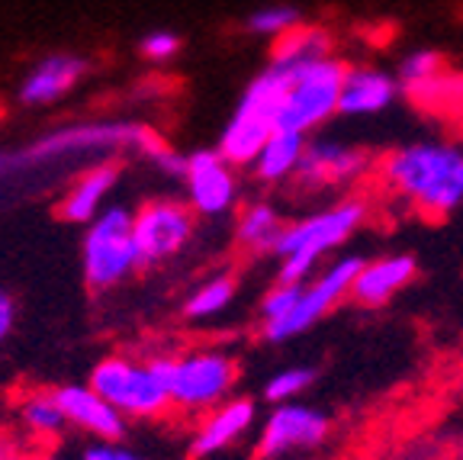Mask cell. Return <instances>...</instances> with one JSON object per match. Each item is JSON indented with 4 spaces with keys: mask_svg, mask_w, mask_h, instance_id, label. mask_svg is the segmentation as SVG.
Listing matches in <instances>:
<instances>
[{
    "mask_svg": "<svg viewBox=\"0 0 463 460\" xmlns=\"http://www.w3.org/2000/svg\"><path fill=\"white\" fill-rule=\"evenodd\" d=\"M402 94L396 72L373 62H361V65H347L345 84H341V107L338 116L347 120H361V116H380L392 107Z\"/></svg>",
    "mask_w": 463,
    "mask_h": 460,
    "instance_id": "5bb4252c",
    "label": "cell"
},
{
    "mask_svg": "<svg viewBox=\"0 0 463 460\" xmlns=\"http://www.w3.org/2000/svg\"><path fill=\"white\" fill-rule=\"evenodd\" d=\"M287 219L270 200H248L235 219V242L251 258H274Z\"/></svg>",
    "mask_w": 463,
    "mask_h": 460,
    "instance_id": "ffe728a7",
    "label": "cell"
},
{
    "mask_svg": "<svg viewBox=\"0 0 463 460\" xmlns=\"http://www.w3.org/2000/svg\"><path fill=\"white\" fill-rule=\"evenodd\" d=\"M457 126H460V139H463V113H460V120H457Z\"/></svg>",
    "mask_w": 463,
    "mask_h": 460,
    "instance_id": "e575fe53",
    "label": "cell"
},
{
    "mask_svg": "<svg viewBox=\"0 0 463 460\" xmlns=\"http://www.w3.org/2000/svg\"><path fill=\"white\" fill-rule=\"evenodd\" d=\"M415 273H419V261L409 252H390L364 261L351 290V302H357L361 310H380L415 281Z\"/></svg>",
    "mask_w": 463,
    "mask_h": 460,
    "instance_id": "2e32d148",
    "label": "cell"
},
{
    "mask_svg": "<svg viewBox=\"0 0 463 460\" xmlns=\"http://www.w3.org/2000/svg\"><path fill=\"white\" fill-rule=\"evenodd\" d=\"M181 184L190 209L203 219H222L239 206V168L232 165L219 149L187 151V174H184Z\"/></svg>",
    "mask_w": 463,
    "mask_h": 460,
    "instance_id": "7c38bea8",
    "label": "cell"
},
{
    "mask_svg": "<svg viewBox=\"0 0 463 460\" xmlns=\"http://www.w3.org/2000/svg\"><path fill=\"white\" fill-rule=\"evenodd\" d=\"M364 267L361 254H338V258L328 261L322 271L303 283V293L299 302L293 306L287 319L274 325H264V341L270 345H283V341H293L299 335H306L309 329H316L328 312H335L345 300H351V290H354L357 273Z\"/></svg>",
    "mask_w": 463,
    "mask_h": 460,
    "instance_id": "ba28073f",
    "label": "cell"
},
{
    "mask_svg": "<svg viewBox=\"0 0 463 460\" xmlns=\"http://www.w3.org/2000/svg\"><path fill=\"white\" fill-rule=\"evenodd\" d=\"M287 72L289 87L280 107V129L299 132V136H318L338 116L347 62L338 55H328L309 62V65L287 68Z\"/></svg>",
    "mask_w": 463,
    "mask_h": 460,
    "instance_id": "8992f818",
    "label": "cell"
},
{
    "mask_svg": "<svg viewBox=\"0 0 463 460\" xmlns=\"http://www.w3.org/2000/svg\"><path fill=\"white\" fill-rule=\"evenodd\" d=\"M152 364L165 380L171 406L184 412H200V416L229 403L232 389L239 383V364L219 348L161 354V358H152Z\"/></svg>",
    "mask_w": 463,
    "mask_h": 460,
    "instance_id": "277c9868",
    "label": "cell"
},
{
    "mask_svg": "<svg viewBox=\"0 0 463 460\" xmlns=\"http://www.w3.org/2000/svg\"><path fill=\"white\" fill-rule=\"evenodd\" d=\"M136 209L109 203L100 216L84 229L80 242V271L90 290H116L142 267L136 238H132Z\"/></svg>",
    "mask_w": 463,
    "mask_h": 460,
    "instance_id": "5b68a950",
    "label": "cell"
},
{
    "mask_svg": "<svg viewBox=\"0 0 463 460\" xmlns=\"http://www.w3.org/2000/svg\"><path fill=\"white\" fill-rule=\"evenodd\" d=\"M138 52H142L148 62H171L177 58L181 52V36L174 33V29H152V33H145L142 43H138Z\"/></svg>",
    "mask_w": 463,
    "mask_h": 460,
    "instance_id": "f1b7e54d",
    "label": "cell"
},
{
    "mask_svg": "<svg viewBox=\"0 0 463 460\" xmlns=\"http://www.w3.org/2000/svg\"><path fill=\"white\" fill-rule=\"evenodd\" d=\"M376 177L415 216L450 219L463 206V139L428 136L396 145L376 161Z\"/></svg>",
    "mask_w": 463,
    "mask_h": 460,
    "instance_id": "6da1fadb",
    "label": "cell"
},
{
    "mask_svg": "<svg viewBox=\"0 0 463 460\" xmlns=\"http://www.w3.org/2000/svg\"><path fill=\"white\" fill-rule=\"evenodd\" d=\"M194 229L196 213L187 200L161 196V200L142 203L132 216V238H136L142 267H155L177 258L194 238Z\"/></svg>",
    "mask_w": 463,
    "mask_h": 460,
    "instance_id": "8fae6325",
    "label": "cell"
},
{
    "mask_svg": "<svg viewBox=\"0 0 463 460\" xmlns=\"http://www.w3.org/2000/svg\"><path fill=\"white\" fill-rule=\"evenodd\" d=\"M376 155L357 142H345L335 136H309L303 165L297 171V190L309 196L341 194L357 187L370 174H376Z\"/></svg>",
    "mask_w": 463,
    "mask_h": 460,
    "instance_id": "9c48e42d",
    "label": "cell"
},
{
    "mask_svg": "<svg viewBox=\"0 0 463 460\" xmlns=\"http://www.w3.org/2000/svg\"><path fill=\"white\" fill-rule=\"evenodd\" d=\"M289 87V72L274 62L260 74H254L251 84L241 91L239 103L225 120L222 132H219V145L225 158L235 168H248L258 151L264 149L270 136L280 129V107Z\"/></svg>",
    "mask_w": 463,
    "mask_h": 460,
    "instance_id": "3957f363",
    "label": "cell"
},
{
    "mask_svg": "<svg viewBox=\"0 0 463 460\" xmlns=\"http://www.w3.org/2000/svg\"><path fill=\"white\" fill-rule=\"evenodd\" d=\"M0 460H20V447L4 428H0Z\"/></svg>",
    "mask_w": 463,
    "mask_h": 460,
    "instance_id": "d6a6232c",
    "label": "cell"
},
{
    "mask_svg": "<svg viewBox=\"0 0 463 460\" xmlns=\"http://www.w3.org/2000/svg\"><path fill=\"white\" fill-rule=\"evenodd\" d=\"M55 396L68 425L78 432L94 435L97 441H119L126 435V416H119L90 383H65L55 389Z\"/></svg>",
    "mask_w": 463,
    "mask_h": 460,
    "instance_id": "e0dca14e",
    "label": "cell"
},
{
    "mask_svg": "<svg viewBox=\"0 0 463 460\" xmlns=\"http://www.w3.org/2000/svg\"><path fill=\"white\" fill-rule=\"evenodd\" d=\"M306 142L309 136H299V132L277 129L274 136L264 142V149L258 151V158L248 165L251 177L264 187H280V184H293L297 171L303 165Z\"/></svg>",
    "mask_w": 463,
    "mask_h": 460,
    "instance_id": "44dd1931",
    "label": "cell"
},
{
    "mask_svg": "<svg viewBox=\"0 0 463 460\" xmlns=\"http://www.w3.org/2000/svg\"><path fill=\"white\" fill-rule=\"evenodd\" d=\"M148 161L155 165V171L165 174V177H171V180H184V174H187V155L171 149V145H165V142L148 155Z\"/></svg>",
    "mask_w": 463,
    "mask_h": 460,
    "instance_id": "f546056e",
    "label": "cell"
},
{
    "mask_svg": "<svg viewBox=\"0 0 463 460\" xmlns=\"http://www.w3.org/2000/svg\"><path fill=\"white\" fill-rule=\"evenodd\" d=\"M84 460H145L119 441H97L84 451Z\"/></svg>",
    "mask_w": 463,
    "mask_h": 460,
    "instance_id": "4dcf8cb0",
    "label": "cell"
},
{
    "mask_svg": "<svg viewBox=\"0 0 463 460\" xmlns=\"http://www.w3.org/2000/svg\"><path fill=\"white\" fill-rule=\"evenodd\" d=\"M370 219V200L361 194L335 196L328 206H318L293 219L277 244V281L306 283L328 264V254L341 252Z\"/></svg>",
    "mask_w": 463,
    "mask_h": 460,
    "instance_id": "7a4b0ae2",
    "label": "cell"
},
{
    "mask_svg": "<svg viewBox=\"0 0 463 460\" xmlns=\"http://www.w3.org/2000/svg\"><path fill=\"white\" fill-rule=\"evenodd\" d=\"M457 460H463V447H460V457H457Z\"/></svg>",
    "mask_w": 463,
    "mask_h": 460,
    "instance_id": "d590c367",
    "label": "cell"
},
{
    "mask_svg": "<svg viewBox=\"0 0 463 460\" xmlns=\"http://www.w3.org/2000/svg\"><path fill=\"white\" fill-rule=\"evenodd\" d=\"M158 145L161 139L142 122H84L39 139L33 149H26V165L68 158V155H113V151H136L148 158Z\"/></svg>",
    "mask_w": 463,
    "mask_h": 460,
    "instance_id": "30bf717a",
    "label": "cell"
},
{
    "mask_svg": "<svg viewBox=\"0 0 463 460\" xmlns=\"http://www.w3.org/2000/svg\"><path fill=\"white\" fill-rule=\"evenodd\" d=\"M299 26H303V14L293 4H264L254 14H248L245 20V29L251 36L270 39V43H280L283 36H289Z\"/></svg>",
    "mask_w": 463,
    "mask_h": 460,
    "instance_id": "d4e9b609",
    "label": "cell"
},
{
    "mask_svg": "<svg viewBox=\"0 0 463 460\" xmlns=\"http://www.w3.org/2000/svg\"><path fill=\"white\" fill-rule=\"evenodd\" d=\"M328 428H332V418L318 409V406H309V403L274 406V409L268 412V418L260 422L258 457L274 460V457H283V454L316 447L328 438Z\"/></svg>",
    "mask_w": 463,
    "mask_h": 460,
    "instance_id": "4fadbf2b",
    "label": "cell"
},
{
    "mask_svg": "<svg viewBox=\"0 0 463 460\" xmlns=\"http://www.w3.org/2000/svg\"><path fill=\"white\" fill-rule=\"evenodd\" d=\"M16 416H20L23 432L36 441H52L68 428L65 409L58 403L55 389H36V393H26L16 406Z\"/></svg>",
    "mask_w": 463,
    "mask_h": 460,
    "instance_id": "603a6c76",
    "label": "cell"
},
{
    "mask_svg": "<svg viewBox=\"0 0 463 460\" xmlns=\"http://www.w3.org/2000/svg\"><path fill=\"white\" fill-rule=\"evenodd\" d=\"M316 383V367H303V364H293V367H280L277 374L268 377L264 383V399L270 406H283V403H299V396Z\"/></svg>",
    "mask_w": 463,
    "mask_h": 460,
    "instance_id": "4316f807",
    "label": "cell"
},
{
    "mask_svg": "<svg viewBox=\"0 0 463 460\" xmlns=\"http://www.w3.org/2000/svg\"><path fill=\"white\" fill-rule=\"evenodd\" d=\"M299 293H303V283L277 281L274 287H268V293L260 296V306H258L260 325H274L280 319H287L293 312V306L299 302Z\"/></svg>",
    "mask_w": 463,
    "mask_h": 460,
    "instance_id": "83f0119b",
    "label": "cell"
},
{
    "mask_svg": "<svg viewBox=\"0 0 463 460\" xmlns=\"http://www.w3.org/2000/svg\"><path fill=\"white\" fill-rule=\"evenodd\" d=\"M235 277L232 273H213L206 281H200L190 296L184 300V316L190 322H210V319L229 312V306L235 302Z\"/></svg>",
    "mask_w": 463,
    "mask_h": 460,
    "instance_id": "cb8c5ba5",
    "label": "cell"
},
{
    "mask_svg": "<svg viewBox=\"0 0 463 460\" xmlns=\"http://www.w3.org/2000/svg\"><path fill=\"white\" fill-rule=\"evenodd\" d=\"M335 55V39L326 26H312V23H303L299 29H293L289 36H283L280 43H274V52H270V62L283 68H299L309 65V62H318V58Z\"/></svg>",
    "mask_w": 463,
    "mask_h": 460,
    "instance_id": "7402d4cb",
    "label": "cell"
},
{
    "mask_svg": "<svg viewBox=\"0 0 463 460\" xmlns=\"http://www.w3.org/2000/svg\"><path fill=\"white\" fill-rule=\"evenodd\" d=\"M36 460H58V457H52V454H43V457H36Z\"/></svg>",
    "mask_w": 463,
    "mask_h": 460,
    "instance_id": "836d02e7",
    "label": "cell"
},
{
    "mask_svg": "<svg viewBox=\"0 0 463 460\" xmlns=\"http://www.w3.org/2000/svg\"><path fill=\"white\" fill-rule=\"evenodd\" d=\"M448 68H450L448 58H444L438 49H412L399 58L396 78H399V84H402V94H409V91H415V87L431 84V81L438 78V74L448 72Z\"/></svg>",
    "mask_w": 463,
    "mask_h": 460,
    "instance_id": "484cf974",
    "label": "cell"
},
{
    "mask_svg": "<svg viewBox=\"0 0 463 460\" xmlns=\"http://www.w3.org/2000/svg\"><path fill=\"white\" fill-rule=\"evenodd\" d=\"M87 383L126 418H155L171 406L167 387L152 360H132L126 354H109L90 370Z\"/></svg>",
    "mask_w": 463,
    "mask_h": 460,
    "instance_id": "52a82bcc",
    "label": "cell"
},
{
    "mask_svg": "<svg viewBox=\"0 0 463 460\" xmlns=\"http://www.w3.org/2000/svg\"><path fill=\"white\" fill-rule=\"evenodd\" d=\"M119 180L116 161H97L68 184L65 196L58 203V216L71 225H90L109 206V194Z\"/></svg>",
    "mask_w": 463,
    "mask_h": 460,
    "instance_id": "ac0fdd59",
    "label": "cell"
},
{
    "mask_svg": "<svg viewBox=\"0 0 463 460\" xmlns=\"http://www.w3.org/2000/svg\"><path fill=\"white\" fill-rule=\"evenodd\" d=\"M14 325H16V302H14V296H10L7 290L0 287V341L10 339Z\"/></svg>",
    "mask_w": 463,
    "mask_h": 460,
    "instance_id": "1f68e13d",
    "label": "cell"
},
{
    "mask_svg": "<svg viewBox=\"0 0 463 460\" xmlns=\"http://www.w3.org/2000/svg\"><path fill=\"white\" fill-rule=\"evenodd\" d=\"M87 62L74 52H52V55L39 58L36 65L29 68L20 81V97L23 107H52L65 94H71L74 87L84 81Z\"/></svg>",
    "mask_w": 463,
    "mask_h": 460,
    "instance_id": "9a60e30c",
    "label": "cell"
},
{
    "mask_svg": "<svg viewBox=\"0 0 463 460\" xmlns=\"http://www.w3.org/2000/svg\"><path fill=\"white\" fill-rule=\"evenodd\" d=\"M254 403L245 396H232L229 403L216 406L213 412L203 416L196 425L194 438H190V454L194 457H213V454L225 451L235 441H241L254 425Z\"/></svg>",
    "mask_w": 463,
    "mask_h": 460,
    "instance_id": "d6986e66",
    "label": "cell"
}]
</instances>
